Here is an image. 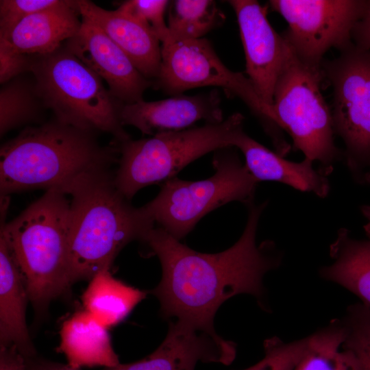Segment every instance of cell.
Listing matches in <instances>:
<instances>
[{
  "instance_id": "obj_12",
  "label": "cell",
  "mask_w": 370,
  "mask_h": 370,
  "mask_svg": "<svg viewBox=\"0 0 370 370\" xmlns=\"http://www.w3.org/2000/svg\"><path fill=\"white\" fill-rule=\"evenodd\" d=\"M246 61V73L262 101L271 108L275 88L293 50L271 25L267 8L255 0H230Z\"/></svg>"
},
{
  "instance_id": "obj_11",
  "label": "cell",
  "mask_w": 370,
  "mask_h": 370,
  "mask_svg": "<svg viewBox=\"0 0 370 370\" xmlns=\"http://www.w3.org/2000/svg\"><path fill=\"white\" fill-rule=\"evenodd\" d=\"M367 0H271L272 10L288 23L282 35L297 58L320 67L325 53L352 42L353 29Z\"/></svg>"
},
{
  "instance_id": "obj_24",
  "label": "cell",
  "mask_w": 370,
  "mask_h": 370,
  "mask_svg": "<svg viewBox=\"0 0 370 370\" xmlns=\"http://www.w3.org/2000/svg\"><path fill=\"white\" fill-rule=\"evenodd\" d=\"M223 14L212 0H175L168 9L169 36L199 39L221 25Z\"/></svg>"
},
{
  "instance_id": "obj_35",
  "label": "cell",
  "mask_w": 370,
  "mask_h": 370,
  "mask_svg": "<svg viewBox=\"0 0 370 370\" xmlns=\"http://www.w3.org/2000/svg\"><path fill=\"white\" fill-rule=\"evenodd\" d=\"M360 212L362 215L370 221V205H362L360 206Z\"/></svg>"
},
{
  "instance_id": "obj_34",
  "label": "cell",
  "mask_w": 370,
  "mask_h": 370,
  "mask_svg": "<svg viewBox=\"0 0 370 370\" xmlns=\"http://www.w3.org/2000/svg\"><path fill=\"white\" fill-rule=\"evenodd\" d=\"M338 370H360L358 360L351 352L341 348Z\"/></svg>"
},
{
  "instance_id": "obj_4",
  "label": "cell",
  "mask_w": 370,
  "mask_h": 370,
  "mask_svg": "<svg viewBox=\"0 0 370 370\" xmlns=\"http://www.w3.org/2000/svg\"><path fill=\"white\" fill-rule=\"evenodd\" d=\"M66 195L58 190H47L15 219L8 223L3 219L1 224L0 233L16 258L29 300L39 311L71 286V200Z\"/></svg>"
},
{
  "instance_id": "obj_32",
  "label": "cell",
  "mask_w": 370,
  "mask_h": 370,
  "mask_svg": "<svg viewBox=\"0 0 370 370\" xmlns=\"http://www.w3.org/2000/svg\"><path fill=\"white\" fill-rule=\"evenodd\" d=\"M0 370H30L26 358L14 345L0 346Z\"/></svg>"
},
{
  "instance_id": "obj_8",
  "label": "cell",
  "mask_w": 370,
  "mask_h": 370,
  "mask_svg": "<svg viewBox=\"0 0 370 370\" xmlns=\"http://www.w3.org/2000/svg\"><path fill=\"white\" fill-rule=\"evenodd\" d=\"M215 173L199 181L171 178L144 207L155 224L177 240L185 237L206 214L231 201L254 199L258 182L247 169L234 147L214 151Z\"/></svg>"
},
{
  "instance_id": "obj_9",
  "label": "cell",
  "mask_w": 370,
  "mask_h": 370,
  "mask_svg": "<svg viewBox=\"0 0 370 370\" xmlns=\"http://www.w3.org/2000/svg\"><path fill=\"white\" fill-rule=\"evenodd\" d=\"M332 87L335 135L343 142V160L351 177L370 184V51L353 42L321 65Z\"/></svg>"
},
{
  "instance_id": "obj_28",
  "label": "cell",
  "mask_w": 370,
  "mask_h": 370,
  "mask_svg": "<svg viewBox=\"0 0 370 370\" xmlns=\"http://www.w3.org/2000/svg\"><path fill=\"white\" fill-rule=\"evenodd\" d=\"M169 2L166 0H128L122 2L117 10L139 22L162 42L169 34L164 21Z\"/></svg>"
},
{
  "instance_id": "obj_10",
  "label": "cell",
  "mask_w": 370,
  "mask_h": 370,
  "mask_svg": "<svg viewBox=\"0 0 370 370\" xmlns=\"http://www.w3.org/2000/svg\"><path fill=\"white\" fill-rule=\"evenodd\" d=\"M153 86L171 96L199 87L222 88L239 97L249 107L270 138L279 133L271 108L262 101L249 79L228 69L205 38L168 37L163 41L160 69Z\"/></svg>"
},
{
  "instance_id": "obj_36",
  "label": "cell",
  "mask_w": 370,
  "mask_h": 370,
  "mask_svg": "<svg viewBox=\"0 0 370 370\" xmlns=\"http://www.w3.org/2000/svg\"><path fill=\"white\" fill-rule=\"evenodd\" d=\"M364 230L368 238L370 239V221L364 225Z\"/></svg>"
},
{
  "instance_id": "obj_7",
  "label": "cell",
  "mask_w": 370,
  "mask_h": 370,
  "mask_svg": "<svg viewBox=\"0 0 370 370\" xmlns=\"http://www.w3.org/2000/svg\"><path fill=\"white\" fill-rule=\"evenodd\" d=\"M323 78L321 66L304 63L293 51L277 82L271 111L275 125L291 136L293 148L317 162V170L328 177L343 160V150L334 143L331 108L321 91Z\"/></svg>"
},
{
  "instance_id": "obj_2",
  "label": "cell",
  "mask_w": 370,
  "mask_h": 370,
  "mask_svg": "<svg viewBox=\"0 0 370 370\" xmlns=\"http://www.w3.org/2000/svg\"><path fill=\"white\" fill-rule=\"evenodd\" d=\"M96 134L53 117L25 127L1 146V197L39 188L66 195L79 178L110 171L119 161L118 145H103Z\"/></svg>"
},
{
  "instance_id": "obj_30",
  "label": "cell",
  "mask_w": 370,
  "mask_h": 370,
  "mask_svg": "<svg viewBox=\"0 0 370 370\" xmlns=\"http://www.w3.org/2000/svg\"><path fill=\"white\" fill-rule=\"evenodd\" d=\"M34 56L15 51L6 41L0 40V83L3 84L25 73H30Z\"/></svg>"
},
{
  "instance_id": "obj_25",
  "label": "cell",
  "mask_w": 370,
  "mask_h": 370,
  "mask_svg": "<svg viewBox=\"0 0 370 370\" xmlns=\"http://www.w3.org/2000/svg\"><path fill=\"white\" fill-rule=\"evenodd\" d=\"M343 336L340 319L310 335L308 349L294 370H338Z\"/></svg>"
},
{
  "instance_id": "obj_26",
  "label": "cell",
  "mask_w": 370,
  "mask_h": 370,
  "mask_svg": "<svg viewBox=\"0 0 370 370\" xmlns=\"http://www.w3.org/2000/svg\"><path fill=\"white\" fill-rule=\"evenodd\" d=\"M340 320L344 333L342 349L355 356L360 370H370V306L362 302L352 304Z\"/></svg>"
},
{
  "instance_id": "obj_20",
  "label": "cell",
  "mask_w": 370,
  "mask_h": 370,
  "mask_svg": "<svg viewBox=\"0 0 370 370\" xmlns=\"http://www.w3.org/2000/svg\"><path fill=\"white\" fill-rule=\"evenodd\" d=\"M58 352L63 353L68 365L82 367H111L119 364L108 328L84 310L64 321L60 330Z\"/></svg>"
},
{
  "instance_id": "obj_33",
  "label": "cell",
  "mask_w": 370,
  "mask_h": 370,
  "mask_svg": "<svg viewBox=\"0 0 370 370\" xmlns=\"http://www.w3.org/2000/svg\"><path fill=\"white\" fill-rule=\"evenodd\" d=\"M30 370H79L70 365L57 363L51 361L36 360V357L26 359Z\"/></svg>"
},
{
  "instance_id": "obj_14",
  "label": "cell",
  "mask_w": 370,
  "mask_h": 370,
  "mask_svg": "<svg viewBox=\"0 0 370 370\" xmlns=\"http://www.w3.org/2000/svg\"><path fill=\"white\" fill-rule=\"evenodd\" d=\"M236 354L234 343L216 332L175 320L169 323L166 336L151 354L137 362L101 370H195L198 362L228 365Z\"/></svg>"
},
{
  "instance_id": "obj_29",
  "label": "cell",
  "mask_w": 370,
  "mask_h": 370,
  "mask_svg": "<svg viewBox=\"0 0 370 370\" xmlns=\"http://www.w3.org/2000/svg\"><path fill=\"white\" fill-rule=\"evenodd\" d=\"M62 0H1L0 38H6L27 16L58 5Z\"/></svg>"
},
{
  "instance_id": "obj_19",
  "label": "cell",
  "mask_w": 370,
  "mask_h": 370,
  "mask_svg": "<svg viewBox=\"0 0 370 370\" xmlns=\"http://www.w3.org/2000/svg\"><path fill=\"white\" fill-rule=\"evenodd\" d=\"M27 299L20 267L0 233V346L14 345L26 359H31L36 357V351L25 320Z\"/></svg>"
},
{
  "instance_id": "obj_5",
  "label": "cell",
  "mask_w": 370,
  "mask_h": 370,
  "mask_svg": "<svg viewBox=\"0 0 370 370\" xmlns=\"http://www.w3.org/2000/svg\"><path fill=\"white\" fill-rule=\"evenodd\" d=\"M30 73L47 110L58 121L109 134L117 143L131 138L121 119L124 103L64 45L51 53L34 56Z\"/></svg>"
},
{
  "instance_id": "obj_21",
  "label": "cell",
  "mask_w": 370,
  "mask_h": 370,
  "mask_svg": "<svg viewBox=\"0 0 370 370\" xmlns=\"http://www.w3.org/2000/svg\"><path fill=\"white\" fill-rule=\"evenodd\" d=\"M330 256L332 262L319 271L321 278L343 286L370 306V239L354 238L341 227L330 245Z\"/></svg>"
},
{
  "instance_id": "obj_17",
  "label": "cell",
  "mask_w": 370,
  "mask_h": 370,
  "mask_svg": "<svg viewBox=\"0 0 370 370\" xmlns=\"http://www.w3.org/2000/svg\"><path fill=\"white\" fill-rule=\"evenodd\" d=\"M233 147L242 152L247 169L258 182H280L320 198L330 193L328 177L314 169V162L308 158L298 162L288 160L251 138L243 128L236 135Z\"/></svg>"
},
{
  "instance_id": "obj_6",
  "label": "cell",
  "mask_w": 370,
  "mask_h": 370,
  "mask_svg": "<svg viewBox=\"0 0 370 370\" xmlns=\"http://www.w3.org/2000/svg\"><path fill=\"white\" fill-rule=\"evenodd\" d=\"M243 121L244 116L236 112L221 123L116 143L119 158L114 173L116 187L131 201L140 189L175 177L204 155L233 147Z\"/></svg>"
},
{
  "instance_id": "obj_3",
  "label": "cell",
  "mask_w": 370,
  "mask_h": 370,
  "mask_svg": "<svg viewBox=\"0 0 370 370\" xmlns=\"http://www.w3.org/2000/svg\"><path fill=\"white\" fill-rule=\"evenodd\" d=\"M69 281L91 279L110 267L129 243L144 241L155 222L116 187L110 171L85 175L67 190Z\"/></svg>"
},
{
  "instance_id": "obj_1",
  "label": "cell",
  "mask_w": 370,
  "mask_h": 370,
  "mask_svg": "<svg viewBox=\"0 0 370 370\" xmlns=\"http://www.w3.org/2000/svg\"><path fill=\"white\" fill-rule=\"evenodd\" d=\"M244 231L231 247L217 254L195 251L162 228L154 227L145 242L162 267V278L151 293L160 301L164 317L215 332L213 319L219 306L238 294H250L264 307L263 278L280 267L283 252L273 241L257 245L259 220L267 201L245 204Z\"/></svg>"
},
{
  "instance_id": "obj_22",
  "label": "cell",
  "mask_w": 370,
  "mask_h": 370,
  "mask_svg": "<svg viewBox=\"0 0 370 370\" xmlns=\"http://www.w3.org/2000/svg\"><path fill=\"white\" fill-rule=\"evenodd\" d=\"M146 295L114 278L106 268L90 279L82 299L85 310L108 328L123 320Z\"/></svg>"
},
{
  "instance_id": "obj_18",
  "label": "cell",
  "mask_w": 370,
  "mask_h": 370,
  "mask_svg": "<svg viewBox=\"0 0 370 370\" xmlns=\"http://www.w3.org/2000/svg\"><path fill=\"white\" fill-rule=\"evenodd\" d=\"M82 25L77 1L62 0L57 5L36 12L20 22L6 38L15 51L44 56L60 48Z\"/></svg>"
},
{
  "instance_id": "obj_27",
  "label": "cell",
  "mask_w": 370,
  "mask_h": 370,
  "mask_svg": "<svg viewBox=\"0 0 370 370\" xmlns=\"http://www.w3.org/2000/svg\"><path fill=\"white\" fill-rule=\"evenodd\" d=\"M310 337L284 342L278 337L264 341V356L254 365L244 370H294L306 352Z\"/></svg>"
},
{
  "instance_id": "obj_16",
  "label": "cell",
  "mask_w": 370,
  "mask_h": 370,
  "mask_svg": "<svg viewBox=\"0 0 370 370\" xmlns=\"http://www.w3.org/2000/svg\"><path fill=\"white\" fill-rule=\"evenodd\" d=\"M79 12L97 25L130 58L140 73L154 82L161 64L160 41L139 22L94 2L77 0Z\"/></svg>"
},
{
  "instance_id": "obj_15",
  "label": "cell",
  "mask_w": 370,
  "mask_h": 370,
  "mask_svg": "<svg viewBox=\"0 0 370 370\" xmlns=\"http://www.w3.org/2000/svg\"><path fill=\"white\" fill-rule=\"evenodd\" d=\"M123 126L131 125L143 134L184 130L199 121L218 123L223 119L219 92L213 90L195 95H177L169 98L124 104L121 114Z\"/></svg>"
},
{
  "instance_id": "obj_23",
  "label": "cell",
  "mask_w": 370,
  "mask_h": 370,
  "mask_svg": "<svg viewBox=\"0 0 370 370\" xmlns=\"http://www.w3.org/2000/svg\"><path fill=\"white\" fill-rule=\"evenodd\" d=\"M46 110L32 73L30 76L27 73L20 75L1 84V136L22 126L42 123Z\"/></svg>"
},
{
  "instance_id": "obj_31",
  "label": "cell",
  "mask_w": 370,
  "mask_h": 370,
  "mask_svg": "<svg viewBox=\"0 0 370 370\" xmlns=\"http://www.w3.org/2000/svg\"><path fill=\"white\" fill-rule=\"evenodd\" d=\"M352 42L357 47L370 51V0H367L353 29Z\"/></svg>"
},
{
  "instance_id": "obj_13",
  "label": "cell",
  "mask_w": 370,
  "mask_h": 370,
  "mask_svg": "<svg viewBox=\"0 0 370 370\" xmlns=\"http://www.w3.org/2000/svg\"><path fill=\"white\" fill-rule=\"evenodd\" d=\"M64 46L108 86L112 95L124 104L143 100L145 91L153 86L126 54L93 22L82 16L79 32Z\"/></svg>"
}]
</instances>
